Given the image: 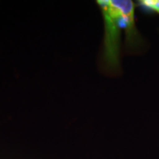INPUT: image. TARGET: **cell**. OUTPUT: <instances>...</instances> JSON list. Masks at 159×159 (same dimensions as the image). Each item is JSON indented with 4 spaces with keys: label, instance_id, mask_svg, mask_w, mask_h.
<instances>
[{
    "label": "cell",
    "instance_id": "1",
    "mask_svg": "<svg viewBox=\"0 0 159 159\" xmlns=\"http://www.w3.org/2000/svg\"><path fill=\"white\" fill-rule=\"evenodd\" d=\"M104 22L102 63L107 71L116 72L120 65V41L122 14L118 0H99L97 2Z\"/></svg>",
    "mask_w": 159,
    "mask_h": 159
},
{
    "label": "cell",
    "instance_id": "2",
    "mask_svg": "<svg viewBox=\"0 0 159 159\" xmlns=\"http://www.w3.org/2000/svg\"><path fill=\"white\" fill-rule=\"evenodd\" d=\"M121 14L122 27L125 34L127 47L131 50H136L142 46L143 39L137 29L135 21V5L130 0H118Z\"/></svg>",
    "mask_w": 159,
    "mask_h": 159
},
{
    "label": "cell",
    "instance_id": "3",
    "mask_svg": "<svg viewBox=\"0 0 159 159\" xmlns=\"http://www.w3.org/2000/svg\"><path fill=\"white\" fill-rule=\"evenodd\" d=\"M139 5L146 12L159 14V0H141Z\"/></svg>",
    "mask_w": 159,
    "mask_h": 159
}]
</instances>
